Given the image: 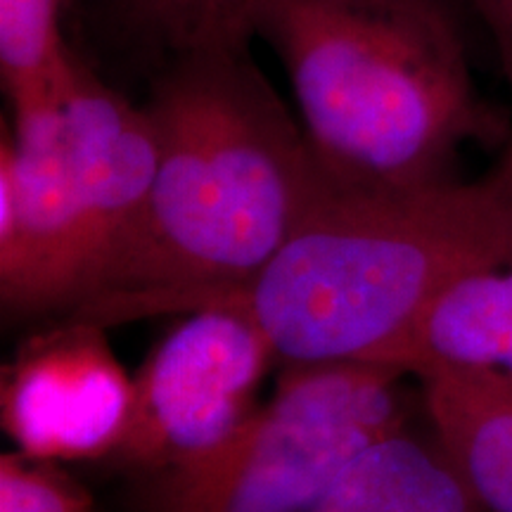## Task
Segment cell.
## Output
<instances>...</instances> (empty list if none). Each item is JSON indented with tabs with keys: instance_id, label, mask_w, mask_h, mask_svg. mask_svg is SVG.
I'll return each instance as SVG.
<instances>
[{
	"instance_id": "obj_15",
	"label": "cell",
	"mask_w": 512,
	"mask_h": 512,
	"mask_svg": "<svg viewBox=\"0 0 512 512\" xmlns=\"http://www.w3.org/2000/svg\"><path fill=\"white\" fill-rule=\"evenodd\" d=\"M475 5L494 36L505 79L512 86V0H475Z\"/></svg>"
},
{
	"instance_id": "obj_12",
	"label": "cell",
	"mask_w": 512,
	"mask_h": 512,
	"mask_svg": "<svg viewBox=\"0 0 512 512\" xmlns=\"http://www.w3.org/2000/svg\"><path fill=\"white\" fill-rule=\"evenodd\" d=\"M64 0H0V79L12 119L62 110L76 55L62 36Z\"/></svg>"
},
{
	"instance_id": "obj_1",
	"label": "cell",
	"mask_w": 512,
	"mask_h": 512,
	"mask_svg": "<svg viewBox=\"0 0 512 512\" xmlns=\"http://www.w3.org/2000/svg\"><path fill=\"white\" fill-rule=\"evenodd\" d=\"M145 110L159 145L150 197L72 311L105 328L252 278L325 178L247 48L169 60Z\"/></svg>"
},
{
	"instance_id": "obj_13",
	"label": "cell",
	"mask_w": 512,
	"mask_h": 512,
	"mask_svg": "<svg viewBox=\"0 0 512 512\" xmlns=\"http://www.w3.org/2000/svg\"><path fill=\"white\" fill-rule=\"evenodd\" d=\"M126 43L164 64L207 50L247 48L249 0H102Z\"/></svg>"
},
{
	"instance_id": "obj_14",
	"label": "cell",
	"mask_w": 512,
	"mask_h": 512,
	"mask_svg": "<svg viewBox=\"0 0 512 512\" xmlns=\"http://www.w3.org/2000/svg\"><path fill=\"white\" fill-rule=\"evenodd\" d=\"M0 512H93L91 498L27 456L0 458Z\"/></svg>"
},
{
	"instance_id": "obj_5",
	"label": "cell",
	"mask_w": 512,
	"mask_h": 512,
	"mask_svg": "<svg viewBox=\"0 0 512 512\" xmlns=\"http://www.w3.org/2000/svg\"><path fill=\"white\" fill-rule=\"evenodd\" d=\"M275 351L247 316L192 311L133 377V403L112 458L162 475L219 446L256 408Z\"/></svg>"
},
{
	"instance_id": "obj_3",
	"label": "cell",
	"mask_w": 512,
	"mask_h": 512,
	"mask_svg": "<svg viewBox=\"0 0 512 512\" xmlns=\"http://www.w3.org/2000/svg\"><path fill=\"white\" fill-rule=\"evenodd\" d=\"M247 17L337 181H444L465 143L501 136L446 0H249Z\"/></svg>"
},
{
	"instance_id": "obj_7",
	"label": "cell",
	"mask_w": 512,
	"mask_h": 512,
	"mask_svg": "<svg viewBox=\"0 0 512 512\" xmlns=\"http://www.w3.org/2000/svg\"><path fill=\"white\" fill-rule=\"evenodd\" d=\"M105 325L74 318L24 344L3 370L0 420L22 456L112 458L133 403V377L114 356Z\"/></svg>"
},
{
	"instance_id": "obj_11",
	"label": "cell",
	"mask_w": 512,
	"mask_h": 512,
	"mask_svg": "<svg viewBox=\"0 0 512 512\" xmlns=\"http://www.w3.org/2000/svg\"><path fill=\"white\" fill-rule=\"evenodd\" d=\"M460 491L432 432L403 427L368 446L304 512H456Z\"/></svg>"
},
{
	"instance_id": "obj_16",
	"label": "cell",
	"mask_w": 512,
	"mask_h": 512,
	"mask_svg": "<svg viewBox=\"0 0 512 512\" xmlns=\"http://www.w3.org/2000/svg\"><path fill=\"white\" fill-rule=\"evenodd\" d=\"M494 176L505 185V190L512 195V143L508 145V150H505V155L501 159V164H498V169L494 171Z\"/></svg>"
},
{
	"instance_id": "obj_9",
	"label": "cell",
	"mask_w": 512,
	"mask_h": 512,
	"mask_svg": "<svg viewBox=\"0 0 512 512\" xmlns=\"http://www.w3.org/2000/svg\"><path fill=\"white\" fill-rule=\"evenodd\" d=\"M366 363L415 380L453 370L512 375V264L453 280Z\"/></svg>"
},
{
	"instance_id": "obj_4",
	"label": "cell",
	"mask_w": 512,
	"mask_h": 512,
	"mask_svg": "<svg viewBox=\"0 0 512 512\" xmlns=\"http://www.w3.org/2000/svg\"><path fill=\"white\" fill-rule=\"evenodd\" d=\"M399 370L366 361L285 366L230 437L159 475L152 512H304L354 460L408 427Z\"/></svg>"
},
{
	"instance_id": "obj_8",
	"label": "cell",
	"mask_w": 512,
	"mask_h": 512,
	"mask_svg": "<svg viewBox=\"0 0 512 512\" xmlns=\"http://www.w3.org/2000/svg\"><path fill=\"white\" fill-rule=\"evenodd\" d=\"M64 121L83 219L81 304L150 197L159 145L145 105H133L107 86L81 57L74 62Z\"/></svg>"
},
{
	"instance_id": "obj_10",
	"label": "cell",
	"mask_w": 512,
	"mask_h": 512,
	"mask_svg": "<svg viewBox=\"0 0 512 512\" xmlns=\"http://www.w3.org/2000/svg\"><path fill=\"white\" fill-rule=\"evenodd\" d=\"M432 437L484 512H512V375L420 377Z\"/></svg>"
},
{
	"instance_id": "obj_6",
	"label": "cell",
	"mask_w": 512,
	"mask_h": 512,
	"mask_svg": "<svg viewBox=\"0 0 512 512\" xmlns=\"http://www.w3.org/2000/svg\"><path fill=\"white\" fill-rule=\"evenodd\" d=\"M83 219L64 107L3 124L0 136V297L36 316L79 304Z\"/></svg>"
},
{
	"instance_id": "obj_2",
	"label": "cell",
	"mask_w": 512,
	"mask_h": 512,
	"mask_svg": "<svg viewBox=\"0 0 512 512\" xmlns=\"http://www.w3.org/2000/svg\"><path fill=\"white\" fill-rule=\"evenodd\" d=\"M501 264H512V195L494 174L380 188L325 171L259 273L169 313L238 311L283 366L368 361L453 280Z\"/></svg>"
}]
</instances>
